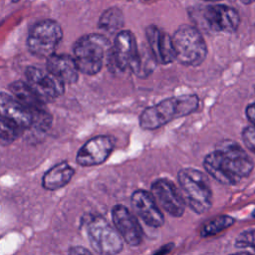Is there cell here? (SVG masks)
<instances>
[{
	"instance_id": "9c48e42d",
	"label": "cell",
	"mask_w": 255,
	"mask_h": 255,
	"mask_svg": "<svg viewBox=\"0 0 255 255\" xmlns=\"http://www.w3.org/2000/svg\"><path fill=\"white\" fill-rule=\"evenodd\" d=\"M25 77L27 84L44 103L56 100L65 92V84L46 68L29 66L25 70Z\"/></svg>"
},
{
	"instance_id": "6da1fadb",
	"label": "cell",
	"mask_w": 255,
	"mask_h": 255,
	"mask_svg": "<svg viewBox=\"0 0 255 255\" xmlns=\"http://www.w3.org/2000/svg\"><path fill=\"white\" fill-rule=\"evenodd\" d=\"M203 166L218 182L234 185L252 172L254 163L237 142L225 139L204 157Z\"/></svg>"
},
{
	"instance_id": "484cf974",
	"label": "cell",
	"mask_w": 255,
	"mask_h": 255,
	"mask_svg": "<svg viewBox=\"0 0 255 255\" xmlns=\"http://www.w3.org/2000/svg\"><path fill=\"white\" fill-rule=\"evenodd\" d=\"M69 255H94L89 249L83 246H73L69 249Z\"/></svg>"
},
{
	"instance_id": "ac0fdd59",
	"label": "cell",
	"mask_w": 255,
	"mask_h": 255,
	"mask_svg": "<svg viewBox=\"0 0 255 255\" xmlns=\"http://www.w3.org/2000/svg\"><path fill=\"white\" fill-rule=\"evenodd\" d=\"M75 174V169L67 162L61 161L49 168L42 177V185L50 191L66 186Z\"/></svg>"
},
{
	"instance_id": "f546056e",
	"label": "cell",
	"mask_w": 255,
	"mask_h": 255,
	"mask_svg": "<svg viewBox=\"0 0 255 255\" xmlns=\"http://www.w3.org/2000/svg\"><path fill=\"white\" fill-rule=\"evenodd\" d=\"M229 255H252L248 252H238V253H234V254H229Z\"/></svg>"
},
{
	"instance_id": "30bf717a",
	"label": "cell",
	"mask_w": 255,
	"mask_h": 255,
	"mask_svg": "<svg viewBox=\"0 0 255 255\" xmlns=\"http://www.w3.org/2000/svg\"><path fill=\"white\" fill-rule=\"evenodd\" d=\"M150 193L153 196L159 208L163 209L173 217H180L185 211L186 202L175 184L166 179L158 178L154 180L150 187Z\"/></svg>"
},
{
	"instance_id": "4dcf8cb0",
	"label": "cell",
	"mask_w": 255,
	"mask_h": 255,
	"mask_svg": "<svg viewBox=\"0 0 255 255\" xmlns=\"http://www.w3.org/2000/svg\"><path fill=\"white\" fill-rule=\"evenodd\" d=\"M204 1H208V2H217V1H220V0H204Z\"/></svg>"
},
{
	"instance_id": "5b68a950",
	"label": "cell",
	"mask_w": 255,
	"mask_h": 255,
	"mask_svg": "<svg viewBox=\"0 0 255 255\" xmlns=\"http://www.w3.org/2000/svg\"><path fill=\"white\" fill-rule=\"evenodd\" d=\"M177 179L189 207L198 214L207 212L212 206V190L207 176L200 170L186 167L178 171Z\"/></svg>"
},
{
	"instance_id": "ffe728a7",
	"label": "cell",
	"mask_w": 255,
	"mask_h": 255,
	"mask_svg": "<svg viewBox=\"0 0 255 255\" xmlns=\"http://www.w3.org/2000/svg\"><path fill=\"white\" fill-rule=\"evenodd\" d=\"M125 24L123 11L118 7L105 10L99 19V28L108 34H118Z\"/></svg>"
},
{
	"instance_id": "4fadbf2b",
	"label": "cell",
	"mask_w": 255,
	"mask_h": 255,
	"mask_svg": "<svg viewBox=\"0 0 255 255\" xmlns=\"http://www.w3.org/2000/svg\"><path fill=\"white\" fill-rule=\"evenodd\" d=\"M203 18L209 29L215 32L234 33L240 24L238 12L233 7L222 4L206 6Z\"/></svg>"
},
{
	"instance_id": "e0dca14e",
	"label": "cell",
	"mask_w": 255,
	"mask_h": 255,
	"mask_svg": "<svg viewBox=\"0 0 255 255\" xmlns=\"http://www.w3.org/2000/svg\"><path fill=\"white\" fill-rule=\"evenodd\" d=\"M46 69L63 84H75L80 71L74 58L66 54H53L47 58Z\"/></svg>"
},
{
	"instance_id": "f1b7e54d",
	"label": "cell",
	"mask_w": 255,
	"mask_h": 255,
	"mask_svg": "<svg viewBox=\"0 0 255 255\" xmlns=\"http://www.w3.org/2000/svg\"><path fill=\"white\" fill-rule=\"evenodd\" d=\"M243 4H245V5H249V4H251V3H253V2H255V0H240Z\"/></svg>"
},
{
	"instance_id": "8992f818",
	"label": "cell",
	"mask_w": 255,
	"mask_h": 255,
	"mask_svg": "<svg viewBox=\"0 0 255 255\" xmlns=\"http://www.w3.org/2000/svg\"><path fill=\"white\" fill-rule=\"evenodd\" d=\"M86 229L90 245L97 254L117 255L123 250L122 236L104 217L90 218L86 223Z\"/></svg>"
},
{
	"instance_id": "83f0119b",
	"label": "cell",
	"mask_w": 255,
	"mask_h": 255,
	"mask_svg": "<svg viewBox=\"0 0 255 255\" xmlns=\"http://www.w3.org/2000/svg\"><path fill=\"white\" fill-rule=\"evenodd\" d=\"M173 247V244L172 243H168V244H165L163 246H161L156 252H154L152 255H165L167 254Z\"/></svg>"
},
{
	"instance_id": "d6a6232c",
	"label": "cell",
	"mask_w": 255,
	"mask_h": 255,
	"mask_svg": "<svg viewBox=\"0 0 255 255\" xmlns=\"http://www.w3.org/2000/svg\"><path fill=\"white\" fill-rule=\"evenodd\" d=\"M254 90H255V86H254Z\"/></svg>"
},
{
	"instance_id": "5bb4252c",
	"label": "cell",
	"mask_w": 255,
	"mask_h": 255,
	"mask_svg": "<svg viewBox=\"0 0 255 255\" xmlns=\"http://www.w3.org/2000/svg\"><path fill=\"white\" fill-rule=\"evenodd\" d=\"M112 220L115 228L123 240L130 245L137 246L142 239V229L135 216L122 204H117L112 209Z\"/></svg>"
},
{
	"instance_id": "d4e9b609",
	"label": "cell",
	"mask_w": 255,
	"mask_h": 255,
	"mask_svg": "<svg viewBox=\"0 0 255 255\" xmlns=\"http://www.w3.org/2000/svg\"><path fill=\"white\" fill-rule=\"evenodd\" d=\"M241 135L245 146L255 155V127L248 126L244 128Z\"/></svg>"
},
{
	"instance_id": "52a82bcc",
	"label": "cell",
	"mask_w": 255,
	"mask_h": 255,
	"mask_svg": "<svg viewBox=\"0 0 255 255\" xmlns=\"http://www.w3.org/2000/svg\"><path fill=\"white\" fill-rule=\"evenodd\" d=\"M62 38L63 31L58 22L50 19L39 21L30 29L27 47L32 55L47 59L55 54Z\"/></svg>"
},
{
	"instance_id": "603a6c76",
	"label": "cell",
	"mask_w": 255,
	"mask_h": 255,
	"mask_svg": "<svg viewBox=\"0 0 255 255\" xmlns=\"http://www.w3.org/2000/svg\"><path fill=\"white\" fill-rule=\"evenodd\" d=\"M234 243L238 248H250L255 251V229L241 232L236 237Z\"/></svg>"
},
{
	"instance_id": "7a4b0ae2",
	"label": "cell",
	"mask_w": 255,
	"mask_h": 255,
	"mask_svg": "<svg viewBox=\"0 0 255 255\" xmlns=\"http://www.w3.org/2000/svg\"><path fill=\"white\" fill-rule=\"evenodd\" d=\"M199 99L196 95L188 94L167 98L146 108L138 118L139 127L143 129H157L169 122L188 116L196 111Z\"/></svg>"
},
{
	"instance_id": "3957f363",
	"label": "cell",
	"mask_w": 255,
	"mask_h": 255,
	"mask_svg": "<svg viewBox=\"0 0 255 255\" xmlns=\"http://www.w3.org/2000/svg\"><path fill=\"white\" fill-rule=\"evenodd\" d=\"M110 40L101 34H88L79 38L73 47L74 60L80 73L93 76L98 74L111 51Z\"/></svg>"
},
{
	"instance_id": "cb8c5ba5",
	"label": "cell",
	"mask_w": 255,
	"mask_h": 255,
	"mask_svg": "<svg viewBox=\"0 0 255 255\" xmlns=\"http://www.w3.org/2000/svg\"><path fill=\"white\" fill-rule=\"evenodd\" d=\"M21 133H22V131H20L16 128H13L0 122V144H3V145L10 144Z\"/></svg>"
},
{
	"instance_id": "ba28073f",
	"label": "cell",
	"mask_w": 255,
	"mask_h": 255,
	"mask_svg": "<svg viewBox=\"0 0 255 255\" xmlns=\"http://www.w3.org/2000/svg\"><path fill=\"white\" fill-rule=\"evenodd\" d=\"M138 46L134 35L128 30H122L116 35L114 44L107 58V65L112 72H124L134 68L138 58Z\"/></svg>"
},
{
	"instance_id": "44dd1931",
	"label": "cell",
	"mask_w": 255,
	"mask_h": 255,
	"mask_svg": "<svg viewBox=\"0 0 255 255\" xmlns=\"http://www.w3.org/2000/svg\"><path fill=\"white\" fill-rule=\"evenodd\" d=\"M155 64L156 61L152 56L148 46L146 47L142 45L140 48H138V58L134 68L132 69V72L138 78H146L154 70Z\"/></svg>"
},
{
	"instance_id": "1f68e13d",
	"label": "cell",
	"mask_w": 255,
	"mask_h": 255,
	"mask_svg": "<svg viewBox=\"0 0 255 255\" xmlns=\"http://www.w3.org/2000/svg\"><path fill=\"white\" fill-rule=\"evenodd\" d=\"M253 217L255 218V209H254V211H253Z\"/></svg>"
},
{
	"instance_id": "4316f807",
	"label": "cell",
	"mask_w": 255,
	"mask_h": 255,
	"mask_svg": "<svg viewBox=\"0 0 255 255\" xmlns=\"http://www.w3.org/2000/svg\"><path fill=\"white\" fill-rule=\"evenodd\" d=\"M245 115L247 120L255 127V103H252L247 106L245 110Z\"/></svg>"
},
{
	"instance_id": "2e32d148",
	"label": "cell",
	"mask_w": 255,
	"mask_h": 255,
	"mask_svg": "<svg viewBox=\"0 0 255 255\" xmlns=\"http://www.w3.org/2000/svg\"><path fill=\"white\" fill-rule=\"evenodd\" d=\"M147 46L156 63L169 64L175 60L171 36L160 30L155 25H149L145 29Z\"/></svg>"
},
{
	"instance_id": "7c38bea8",
	"label": "cell",
	"mask_w": 255,
	"mask_h": 255,
	"mask_svg": "<svg viewBox=\"0 0 255 255\" xmlns=\"http://www.w3.org/2000/svg\"><path fill=\"white\" fill-rule=\"evenodd\" d=\"M0 122L20 131L32 128V113L12 95L0 92Z\"/></svg>"
},
{
	"instance_id": "277c9868",
	"label": "cell",
	"mask_w": 255,
	"mask_h": 255,
	"mask_svg": "<svg viewBox=\"0 0 255 255\" xmlns=\"http://www.w3.org/2000/svg\"><path fill=\"white\" fill-rule=\"evenodd\" d=\"M171 40L175 60L180 64L196 67L206 59L207 46L197 28L187 24L181 25L173 33Z\"/></svg>"
},
{
	"instance_id": "d6986e66",
	"label": "cell",
	"mask_w": 255,
	"mask_h": 255,
	"mask_svg": "<svg viewBox=\"0 0 255 255\" xmlns=\"http://www.w3.org/2000/svg\"><path fill=\"white\" fill-rule=\"evenodd\" d=\"M9 89L12 96L17 99L24 107H26L32 114L46 109L45 104L31 89V87L24 81H15L10 84Z\"/></svg>"
},
{
	"instance_id": "8fae6325",
	"label": "cell",
	"mask_w": 255,
	"mask_h": 255,
	"mask_svg": "<svg viewBox=\"0 0 255 255\" xmlns=\"http://www.w3.org/2000/svg\"><path fill=\"white\" fill-rule=\"evenodd\" d=\"M115 147L110 135H97L86 141L78 150L76 161L81 166H94L105 162Z\"/></svg>"
},
{
	"instance_id": "836d02e7",
	"label": "cell",
	"mask_w": 255,
	"mask_h": 255,
	"mask_svg": "<svg viewBox=\"0 0 255 255\" xmlns=\"http://www.w3.org/2000/svg\"><path fill=\"white\" fill-rule=\"evenodd\" d=\"M14 1H17V0H14Z\"/></svg>"
},
{
	"instance_id": "9a60e30c",
	"label": "cell",
	"mask_w": 255,
	"mask_h": 255,
	"mask_svg": "<svg viewBox=\"0 0 255 255\" xmlns=\"http://www.w3.org/2000/svg\"><path fill=\"white\" fill-rule=\"evenodd\" d=\"M130 203L135 214L149 227L157 228L163 225V214L150 192L135 190L130 197Z\"/></svg>"
},
{
	"instance_id": "7402d4cb",
	"label": "cell",
	"mask_w": 255,
	"mask_h": 255,
	"mask_svg": "<svg viewBox=\"0 0 255 255\" xmlns=\"http://www.w3.org/2000/svg\"><path fill=\"white\" fill-rule=\"evenodd\" d=\"M235 222V219L232 216L229 215H219L216 216L208 221H206L201 230H200V235L204 238L214 236L223 230L231 227Z\"/></svg>"
}]
</instances>
